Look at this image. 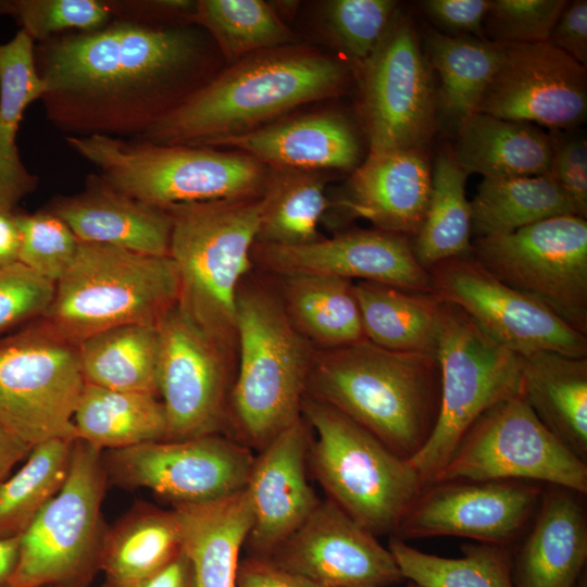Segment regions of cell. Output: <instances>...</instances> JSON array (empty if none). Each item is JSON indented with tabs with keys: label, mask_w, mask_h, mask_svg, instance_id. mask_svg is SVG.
Returning <instances> with one entry per match:
<instances>
[{
	"label": "cell",
	"mask_w": 587,
	"mask_h": 587,
	"mask_svg": "<svg viewBox=\"0 0 587 587\" xmlns=\"http://www.w3.org/2000/svg\"><path fill=\"white\" fill-rule=\"evenodd\" d=\"M20 210L0 205V267L18 262Z\"/></svg>",
	"instance_id": "11a10c76"
},
{
	"label": "cell",
	"mask_w": 587,
	"mask_h": 587,
	"mask_svg": "<svg viewBox=\"0 0 587 587\" xmlns=\"http://www.w3.org/2000/svg\"><path fill=\"white\" fill-rule=\"evenodd\" d=\"M43 208L61 217L82 242L170 255L168 211L115 189L98 173L86 177L82 191L57 195Z\"/></svg>",
	"instance_id": "603a6c76"
},
{
	"label": "cell",
	"mask_w": 587,
	"mask_h": 587,
	"mask_svg": "<svg viewBox=\"0 0 587 587\" xmlns=\"http://www.w3.org/2000/svg\"><path fill=\"white\" fill-rule=\"evenodd\" d=\"M472 257L587 336V221L564 214L475 238Z\"/></svg>",
	"instance_id": "4fadbf2b"
},
{
	"label": "cell",
	"mask_w": 587,
	"mask_h": 587,
	"mask_svg": "<svg viewBox=\"0 0 587 587\" xmlns=\"http://www.w3.org/2000/svg\"><path fill=\"white\" fill-rule=\"evenodd\" d=\"M301 415L316 435L309 460L328 498L375 536L394 535L426 486L409 461L308 395Z\"/></svg>",
	"instance_id": "ba28073f"
},
{
	"label": "cell",
	"mask_w": 587,
	"mask_h": 587,
	"mask_svg": "<svg viewBox=\"0 0 587 587\" xmlns=\"http://www.w3.org/2000/svg\"><path fill=\"white\" fill-rule=\"evenodd\" d=\"M77 348L86 384L160 398L158 326H115L86 338Z\"/></svg>",
	"instance_id": "e575fe53"
},
{
	"label": "cell",
	"mask_w": 587,
	"mask_h": 587,
	"mask_svg": "<svg viewBox=\"0 0 587 587\" xmlns=\"http://www.w3.org/2000/svg\"><path fill=\"white\" fill-rule=\"evenodd\" d=\"M182 532L174 509L135 502L108 525L101 549L100 572L105 580L127 583L148 577L180 551Z\"/></svg>",
	"instance_id": "1f68e13d"
},
{
	"label": "cell",
	"mask_w": 587,
	"mask_h": 587,
	"mask_svg": "<svg viewBox=\"0 0 587 587\" xmlns=\"http://www.w3.org/2000/svg\"><path fill=\"white\" fill-rule=\"evenodd\" d=\"M0 15L12 16L35 43L114 21L109 0H0Z\"/></svg>",
	"instance_id": "7bdbcfd3"
},
{
	"label": "cell",
	"mask_w": 587,
	"mask_h": 587,
	"mask_svg": "<svg viewBox=\"0 0 587 587\" xmlns=\"http://www.w3.org/2000/svg\"><path fill=\"white\" fill-rule=\"evenodd\" d=\"M364 337L394 351L436 357L441 300L433 292L357 280Z\"/></svg>",
	"instance_id": "d6a6232c"
},
{
	"label": "cell",
	"mask_w": 587,
	"mask_h": 587,
	"mask_svg": "<svg viewBox=\"0 0 587 587\" xmlns=\"http://www.w3.org/2000/svg\"><path fill=\"white\" fill-rule=\"evenodd\" d=\"M526 480L587 494V462L536 416L522 396L485 411L433 483Z\"/></svg>",
	"instance_id": "7c38bea8"
},
{
	"label": "cell",
	"mask_w": 587,
	"mask_h": 587,
	"mask_svg": "<svg viewBox=\"0 0 587 587\" xmlns=\"http://www.w3.org/2000/svg\"><path fill=\"white\" fill-rule=\"evenodd\" d=\"M108 485L102 450L77 439L64 485L21 535L11 587H90L108 527L102 515Z\"/></svg>",
	"instance_id": "30bf717a"
},
{
	"label": "cell",
	"mask_w": 587,
	"mask_h": 587,
	"mask_svg": "<svg viewBox=\"0 0 587 587\" xmlns=\"http://www.w3.org/2000/svg\"><path fill=\"white\" fill-rule=\"evenodd\" d=\"M236 587H317L270 558L251 555L239 563Z\"/></svg>",
	"instance_id": "f5cc1de1"
},
{
	"label": "cell",
	"mask_w": 587,
	"mask_h": 587,
	"mask_svg": "<svg viewBox=\"0 0 587 587\" xmlns=\"http://www.w3.org/2000/svg\"><path fill=\"white\" fill-rule=\"evenodd\" d=\"M65 141L112 187L160 208L258 197L270 173L246 153L212 147L99 135L65 136Z\"/></svg>",
	"instance_id": "52a82bcc"
},
{
	"label": "cell",
	"mask_w": 587,
	"mask_h": 587,
	"mask_svg": "<svg viewBox=\"0 0 587 587\" xmlns=\"http://www.w3.org/2000/svg\"><path fill=\"white\" fill-rule=\"evenodd\" d=\"M179 282L170 255L142 254L82 242L53 298L37 321L57 337L78 346L105 329L159 326L177 305Z\"/></svg>",
	"instance_id": "8992f818"
},
{
	"label": "cell",
	"mask_w": 587,
	"mask_h": 587,
	"mask_svg": "<svg viewBox=\"0 0 587 587\" xmlns=\"http://www.w3.org/2000/svg\"><path fill=\"white\" fill-rule=\"evenodd\" d=\"M432 292L460 308L492 340L519 355L553 351L587 358V336L549 308L498 279L472 254L429 271Z\"/></svg>",
	"instance_id": "2e32d148"
},
{
	"label": "cell",
	"mask_w": 587,
	"mask_h": 587,
	"mask_svg": "<svg viewBox=\"0 0 587 587\" xmlns=\"http://www.w3.org/2000/svg\"><path fill=\"white\" fill-rule=\"evenodd\" d=\"M102 587H195L191 564L182 550L167 565L157 573L127 583L104 580Z\"/></svg>",
	"instance_id": "db71d44e"
},
{
	"label": "cell",
	"mask_w": 587,
	"mask_h": 587,
	"mask_svg": "<svg viewBox=\"0 0 587 587\" xmlns=\"http://www.w3.org/2000/svg\"><path fill=\"white\" fill-rule=\"evenodd\" d=\"M193 24L232 63L295 41L292 30L262 0H198Z\"/></svg>",
	"instance_id": "60d3db41"
},
{
	"label": "cell",
	"mask_w": 587,
	"mask_h": 587,
	"mask_svg": "<svg viewBox=\"0 0 587 587\" xmlns=\"http://www.w3.org/2000/svg\"><path fill=\"white\" fill-rule=\"evenodd\" d=\"M544 488L526 480H449L424 487L394 535L404 541L455 536L511 546L538 509Z\"/></svg>",
	"instance_id": "ac0fdd59"
},
{
	"label": "cell",
	"mask_w": 587,
	"mask_h": 587,
	"mask_svg": "<svg viewBox=\"0 0 587 587\" xmlns=\"http://www.w3.org/2000/svg\"><path fill=\"white\" fill-rule=\"evenodd\" d=\"M397 8L392 0H330L323 4V26L330 40L361 65L378 45Z\"/></svg>",
	"instance_id": "ee69618b"
},
{
	"label": "cell",
	"mask_w": 587,
	"mask_h": 587,
	"mask_svg": "<svg viewBox=\"0 0 587 587\" xmlns=\"http://www.w3.org/2000/svg\"><path fill=\"white\" fill-rule=\"evenodd\" d=\"M467 176L452 154L437 157L426 213L412 241L416 260L427 271L445 260L471 254L472 211L465 196Z\"/></svg>",
	"instance_id": "8d00e7d4"
},
{
	"label": "cell",
	"mask_w": 587,
	"mask_h": 587,
	"mask_svg": "<svg viewBox=\"0 0 587 587\" xmlns=\"http://www.w3.org/2000/svg\"><path fill=\"white\" fill-rule=\"evenodd\" d=\"M550 135L552 160L549 175L564 195L572 213L587 216V142L584 136Z\"/></svg>",
	"instance_id": "c3c4849f"
},
{
	"label": "cell",
	"mask_w": 587,
	"mask_h": 587,
	"mask_svg": "<svg viewBox=\"0 0 587 587\" xmlns=\"http://www.w3.org/2000/svg\"><path fill=\"white\" fill-rule=\"evenodd\" d=\"M39 587H65V586H59V585H43V586H39Z\"/></svg>",
	"instance_id": "94428289"
},
{
	"label": "cell",
	"mask_w": 587,
	"mask_h": 587,
	"mask_svg": "<svg viewBox=\"0 0 587 587\" xmlns=\"http://www.w3.org/2000/svg\"><path fill=\"white\" fill-rule=\"evenodd\" d=\"M501 52L498 41L429 32L428 61L440 78L437 110L457 130L477 112Z\"/></svg>",
	"instance_id": "d590c367"
},
{
	"label": "cell",
	"mask_w": 587,
	"mask_h": 587,
	"mask_svg": "<svg viewBox=\"0 0 587 587\" xmlns=\"http://www.w3.org/2000/svg\"><path fill=\"white\" fill-rule=\"evenodd\" d=\"M18 262L54 284L72 265L80 241L58 215L42 208L20 212Z\"/></svg>",
	"instance_id": "f6af8a7d"
},
{
	"label": "cell",
	"mask_w": 587,
	"mask_h": 587,
	"mask_svg": "<svg viewBox=\"0 0 587 587\" xmlns=\"http://www.w3.org/2000/svg\"><path fill=\"white\" fill-rule=\"evenodd\" d=\"M213 46L193 24L118 20L35 43L46 117L65 136L138 138L217 73Z\"/></svg>",
	"instance_id": "6da1fadb"
},
{
	"label": "cell",
	"mask_w": 587,
	"mask_h": 587,
	"mask_svg": "<svg viewBox=\"0 0 587 587\" xmlns=\"http://www.w3.org/2000/svg\"><path fill=\"white\" fill-rule=\"evenodd\" d=\"M173 509L195 587H236L240 550L253 522L246 488L220 500Z\"/></svg>",
	"instance_id": "4316f807"
},
{
	"label": "cell",
	"mask_w": 587,
	"mask_h": 587,
	"mask_svg": "<svg viewBox=\"0 0 587 587\" xmlns=\"http://www.w3.org/2000/svg\"><path fill=\"white\" fill-rule=\"evenodd\" d=\"M407 587H422L413 582H410V584Z\"/></svg>",
	"instance_id": "91938a15"
},
{
	"label": "cell",
	"mask_w": 587,
	"mask_h": 587,
	"mask_svg": "<svg viewBox=\"0 0 587 587\" xmlns=\"http://www.w3.org/2000/svg\"><path fill=\"white\" fill-rule=\"evenodd\" d=\"M261 196L165 208L170 257L179 282L177 308L201 332L237 353L236 299L253 265Z\"/></svg>",
	"instance_id": "5b68a950"
},
{
	"label": "cell",
	"mask_w": 587,
	"mask_h": 587,
	"mask_svg": "<svg viewBox=\"0 0 587 587\" xmlns=\"http://www.w3.org/2000/svg\"><path fill=\"white\" fill-rule=\"evenodd\" d=\"M470 203L476 238L504 235L545 218L573 214L549 174L484 178Z\"/></svg>",
	"instance_id": "74e56055"
},
{
	"label": "cell",
	"mask_w": 587,
	"mask_h": 587,
	"mask_svg": "<svg viewBox=\"0 0 587 587\" xmlns=\"http://www.w3.org/2000/svg\"><path fill=\"white\" fill-rule=\"evenodd\" d=\"M347 78L341 62L315 49L289 45L262 51L216 73L138 139L207 146L334 97Z\"/></svg>",
	"instance_id": "7a4b0ae2"
},
{
	"label": "cell",
	"mask_w": 587,
	"mask_h": 587,
	"mask_svg": "<svg viewBox=\"0 0 587 587\" xmlns=\"http://www.w3.org/2000/svg\"><path fill=\"white\" fill-rule=\"evenodd\" d=\"M236 329L237 366L225 430L261 451L301 417L315 348L292 325L276 285L250 273L237 291Z\"/></svg>",
	"instance_id": "277c9868"
},
{
	"label": "cell",
	"mask_w": 587,
	"mask_h": 587,
	"mask_svg": "<svg viewBox=\"0 0 587 587\" xmlns=\"http://www.w3.org/2000/svg\"><path fill=\"white\" fill-rule=\"evenodd\" d=\"M33 446L24 442L0 424V484L11 470L26 459Z\"/></svg>",
	"instance_id": "9f6ffc18"
},
{
	"label": "cell",
	"mask_w": 587,
	"mask_h": 587,
	"mask_svg": "<svg viewBox=\"0 0 587 587\" xmlns=\"http://www.w3.org/2000/svg\"><path fill=\"white\" fill-rule=\"evenodd\" d=\"M583 496L544 488L532 525L512 554L515 587H577L587 560V514Z\"/></svg>",
	"instance_id": "d4e9b609"
},
{
	"label": "cell",
	"mask_w": 587,
	"mask_h": 587,
	"mask_svg": "<svg viewBox=\"0 0 587 587\" xmlns=\"http://www.w3.org/2000/svg\"><path fill=\"white\" fill-rule=\"evenodd\" d=\"M268 558L317 587H390L405 579L388 547L329 498Z\"/></svg>",
	"instance_id": "ffe728a7"
},
{
	"label": "cell",
	"mask_w": 587,
	"mask_h": 587,
	"mask_svg": "<svg viewBox=\"0 0 587 587\" xmlns=\"http://www.w3.org/2000/svg\"><path fill=\"white\" fill-rule=\"evenodd\" d=\"M261 203L255 242L299 246L322 238L317 225L329 202L320 172L270 168Z\"/></svg>",
	"instance_id": "f35d334b"
},
{
	"label": "cell",
	"mask_w": 587,
	"mask_h": 587,
	"mask_svg": "<svg viewBox=\"0 0 587 587\" xmlns=\"http://www.w3.org/2000/svg\"><path fill=\"white\" fill-rule=\"evenodd\" d=\"M360 66L361 112L370 152L421 149L434 130L437 95L430 63L409 16L397 9Z\"/></svg>",
	"instance_id": "5bb4252c"
},
{
	"label": "cell",
	"mask_w": 587,
	"mask_h": 587,
	"mask_svg": "<svg viewBox=\"0 0 587 587\" xmlns=\"http://www.w3.org/2000/svg\"><path fill=\"white\" fill-rule=\"evenodd\" d=\"M566 4L564 0H491L484 23L492 41L545 42Z\"/></svg>",
	"instance_id": "bcb514c9"
},
{
	"label": "cell",
	"mask_w": 587,
	"mask_h": 587,
	"mask_svg": "<svg viewBox=\"0 0 587 587\" xmlns=\"http://www.w3.org/2000/svg\"><path fill=\"white\" fill-rule=\"evenodd\" d=\"M305 395L347 415L409 460L437 421L438 361L427 353L388 350L366 338L315 349Z\"/></svg>",
	"instance_id": "3957f363"
},
{
	"label": "cell",
	"mask_w": 587,
	"mask_h": 587,
	"mask_svg": "<svg viewBox=\"0 0 587 587\" xmlns=\"http://www.w3.org/2000/svg\"><path fill=\"white\" fill-rule=\"evenodd\" d=\"M432 172L421 149L370 152L354 171L339 201L352 216L377 229L415 236L428 205Z\"/></svg>",
	"instance_id": "cb8c5ba5"
},
{
	"label": "cell",
	"mask_w": 587,
	"mask_h": 587,
	"mask_svg": "<svg viewBox=\"0 0 587 587\" xmlns=\"http://www.w3.org/2000/svg\"><path fill=\"white\" fill-rule=\"evenodd\" d=\"M84 386L77 346L37 320L0 337V424L24 442L77 439Z\"/></svg>",
	"instance_id": "8fae6325"
},
{
	"label": "cell",
	"mask_w": 587,
	"mask_h": 587,
	"mask_svg": "<svg viewBox=\"0 0 587 587\" xmlns=\"http://www.w3.org/2000/svg\"><path fill=\"white\" fill-rule=\"evenodd\" d=\"M455 161L470 174L484 178L549 174L551 136L530 123L476 112L458 129Z\"/></svg>",
	"instance_id": "f1b7e54d"
},
{
	"label": "cell",
	"mask_w": 587,
	"mask_h": 587,
	"mask_svg": "<svg viewBox=\"0 0 587 587\" xmlns=\"http://www.w3.org/2000/svg\"><path fill=\"white\" fill-rule=\"evenodd\" d=\"M276 278L289 320L315 349L336 348L365 338L354 282L313 274Z\"/></svg>",
	"instance_id": "4dcf8cb0"
},
{
	"label": "cell",
	"mask_w": 587,
	"mask_h": 587,
	"mask_svg": "<svg viewBox=\"0 0 587 587\" xmlns=\"http://www.w3.org/2000/svg\"><path fill=\"white\" fill-rule=\"evenodd\" d=\"M53 294V282L20 262L0 267V337L39 319Z\"/></svg>",
	"instance_id": "7dc6e473"
},
{
	"label": "cell",
	"mask_w": 587,
	"mask_h": 587,
	"mask_svg": "<svg viewBox=\"0 0 587 587\" xmlns=\"http://www.w3.org/2000/svg\"><path fill=\"white\" fill-rule=\"evenodd\" d=\"M46 90L35 62V42L18 30L0 43V205L15 209L39 177L22 162L16 137L26 108Z\"/></svg>",
	"instance_id": "f546056e"
},
{
	"label": "cell",
	"mask_w": 587,
	"mask_h": 587,
	"mask_svg": "<svg viewBox=\"0 0 587 587\" xmlns=\"http://www.w3.org/2000/svg\"><path fill=\"white\" fill-rule=\"evenodd\" d=\"M251 259L275 277L325 275L432 292L429 273L416 260L408 237L380 229L352 230L299 246L255 242Z\"/></svg>",
	"instance_id": "44dd1931"
},
{
	"label": "cell",
	"mask_w": 587,
	"mask_h": 587,
	"mask_svg": "<svg viewBox=\"0 0 587 587\" xmlns=\"http://www.w3.org/2000/svg\"><path fill=\"white\" fill-rule=\"evenodd\" d=\"M501 45L499 66L477 112L554 132L585 121L586 66L548 41Z\"/></svg>",
	"instance_id": "d6986e66"
},
{
	"label": "cell",
	"mask_w": 587,
	"mask_h": 587,
	"mask_svg": "<svg viewBox=\"0 0 587 587\" xmlns=\"http://www.w3.org/2000/svg\"><path fill=\"white\" fill-rule=\"evenodd\" d=\"M436 359L440 374L437 421L426 444L408 460L425 485L435 480L485 411L522 396L521 355L500 346L460 308L442 300Z\"/></svg>",
	"instance_id": "9c48e42d"
},
{
	"label": "cell",
	"mask_w": 587,
	"mask_h": 587,
	"mask_svg": "<svg viewBox=\"0 0 587 587\" xmlns=\"http://www.w3.org/2000/svg\"><path fill=\"white\" fill-rule=\"evenodd\" d=\"M310 444L301 415L254 457L246 485L253 522L245 545L252 555L271 557L319 504L307 476Z\"/></svg>",
	"instance_id": "7402d4cb"
},
{
	"label": "cell",
	"mask_w": 587,
	"mask_h": 587,
	"mask_svg": "<svg viewBox=\"0 0 587 587\" xmlns=\"http://www.w3.org/2000/svg\"><path fill=\"white\" fill-rule=\"evenodd\" d=\"M202 147L233 148L271 170H355L361 159L354 127L342 115L333 112L274 122Z\"/></svg>",
	"instance_id": "484cf974"
},
{
	"label": "cell",
	"mask_w": 587,
	"mask_h": 587,
	"mask_svg": "<svg viewBox=\"0 0 587 587\" xmlns=\"http://www.w3.org/2000/svg\"><path fill=\"white\" fill-rule=\"evenodd\" d=\"M491 0H426L422 7L440 26L465 34L482 36L483 25Z\"/></svg>",
	"instance_id": "f907efd6"
},
{
	"label": "cell",
	"mask_w": 587,
	"mask_h": 587,
	"mask_svg": "<svg viewBox=\"0 0 587 587\" xmlns=\"http://www.w3.org/2000/svg\"><path fill=\"white\" fill-rule=\"evenodd\" d=\"M73 423L77 439L102 451L167 439L166 413L158 397L86 383Z\"/></svg>",
	"instance_id": "836d02e7"
},
{
	"label": "cell",
	"mask_w": 587,
	"mask_h": 587,
	"mask_svg": "<svg viewBox=\"0 0 587 587\" xmlns=\"http://www.w3.org/2000/svg\"><path fill=\"white\" fill-rule=\"evenodd\" d=\"M109 4L114 20L170 26L193 24L197 1L109 0Z\"/></svg>",
	"instance_id": "681fc988"
},
{
	"label": "cell",
	"mask_w": 587,
	"mask_h": 587,
	"mask_svg": "<svg viewBox=\"0 0 587 587\" xmlns=\"http://www.w3.org/2000/svg\"><path fill=\"white\" fill-rule=\"evenodd\" d=\"M102 461L108 483L150 489L174 507L215 501L242 490L254 455L228 435L210 434L104 450Z\"/></svg>",
	"instance_id": "9a60e30c"
},
{
	"label": "cell",
	"mask_w": 587,
	"mask_h": 587,
	"mask_svg": "<svg viewBox=\"0 0 587 587\" xmlns=\"http://www.w3.org/2000/svg\"><path fill=\"white\" fill-rule=\"evenodd\" d=\"M521 361L522 397L555 437L587 461V358L541 350Z\"/></svg>",
	"instance_id": "83f0119b"
},
{
	"label": "cell",
	"mask_w": 587,
	"mask_h": 587,
	"mask_svg": "<svg viewBox=\"0 0 587 587\" xmlns=\"http://www.w3.org/2000/svg\"><path fill=\"white\" fill-rule=\"evenodd\" d=\"M548 42L579 64H587V1L567 2L553 26Z\"/></svg>",
	"instance_id": "816d5d0a"
},
{
	"label": "cell",
	"mask_w": 587,
	"mask_h": 587,
	"mask_svg": "<svg viewBox=\"0 0 587 587\" xmlns=\"http://www.w3.org/2000/svg\"><path fill=\"white\" fill-rule=\"evenodd\" d=\"M21 536L0 538V587H11L20 559Z\"/></svg>",
	"instance_id": "6f0895ef"
},
{
	"label": "cell",
	"mask_w": 587,
	"mask_h": 587,
	"mask_svg": "<svg viewBox=\"0 0 587 587\" xmlns=\"http://www.w3.org/2000/svg\"><path fill=\"white\" fill-rule=\"evenodd\" d=\"M577 587H586V579L584 577V580H583V577L582 579L579 580V584L577 585Z\"/></svg>",
	"instance_id": "680465c9"
},
{
	"label": "cell",
	"mask_w": 587,
	"mask_h": 587,
	"mask_svg": "<svg viewBox=\"0 0 587 587\" xmlns=\"http://www.w3.org/2000/svg\"><path fill=\"white\" fill-rule=\"evenodd\" d=\"M77 439L33 446L23 466L0 484V538L21 536L64 485Z\"/></svg>",
	"instance_id": "b9f144b4"
},
{
	"label": "cell",
	"mask_w": 587,
	"mask_h": 587,
	"mask_svg": "<svg viewBox=\"0 0 587 587\" xmlns=\"http://www.w3.org/2000/svg\"><path fill=\"white\" fill-rule=\"evenodd\" d=\"M158 328V386L167 420L166 440L222 434L237 353L207 336L177 305Z\"/></svg>",
	"instance_id": "e0dca14e"
},
{
	"label": "cell",
	"mask_w": 587,
	"mask_h": 587,
	"mask_svg": "<svg viewBox=\"0 0 587 587\" xmlns=\"http://www.w3.org/2000/svg\"><path fill=\"white\" fill-rule=\"evenodd\" d=\"M388 549L403 577L422 587H515L510 546L466 542L462 557L445 558L391 536Z\"/></svg>",
	"instance_id": "ab89813d"
}]
</instances>
